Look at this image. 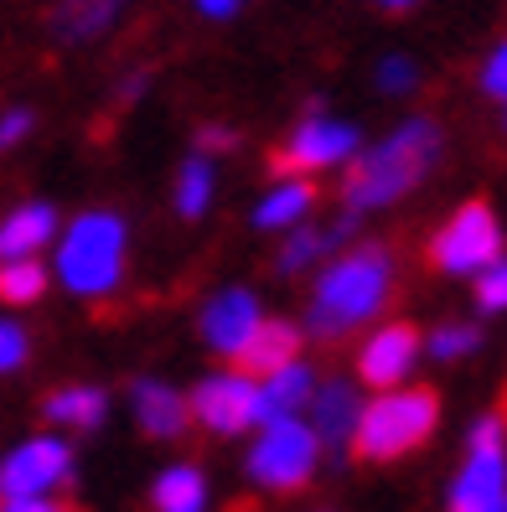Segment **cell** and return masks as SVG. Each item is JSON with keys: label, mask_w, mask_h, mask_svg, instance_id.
<instances>
[{"label": "cell", "mask_w": 507, "mask_h": 512, "mask_svg": "<svg viewBox=\"0 0 507 512\" xmlns=\"http://www.w3.org/2000/svg\"><path fill=\"white\" fill-rule=\"evenodd\" d=\"M440 156V130L430 119H409L383 145H373L347 176V207L352 213H373L383 202H399Z\"/></svg>", "instance_id": "6da1fadb"}, {"label": "cell", "mask_w": 507, "mask_h": 512, "mask_svg": "<svg viewBox=\"0 0 507 512\" xmlns=\"http://www.w3.org/2000/svg\"><path fill=\"white\" fill-rule=\"evenodd\" d=\"M394 285V264L389 249H357L347 259H337L321 275L316 300H311V331L316 337H342L357 321H368Z\"/></svg>", "instance_id": "7a4b0ae2"}, {"label": "cell", "mask_w": 507, "mask_h": 512, "mask_svg": "<svg viewBox=\"0 0 507 512\" xmlns=\"http://www.w3.org/2000/svg\"><path fill=\"white\" fill-rule=\"evenodd\" d=\"M435 419H440L435 388H404V394H383L378 404L357 409V425H352L357 456H363V461H394V456H404V450H414V445L430 440Z\"/></svg>", "instance_id": "3957f363"}, {"label": "cell", "mask_w": 507, "mask_h": 512, "mask_svg": "<svg viewBox=\"0 0 507 512\" xmlns=\"http://www.w3.org/2000/svg\"><path fill=\"white\" fill-rule=\"evenodd\" d=\"M57 269L73 295H104L119 285V269H125V223L114 213H88L68 228Z\"/></svg>", "instance_id": "277c9868"}, {"label": "cell", "mask_w": 507, "mask_h": 512, "mask_svg": "<svg viewBox=\"0 0 507 512\" xmlns=\"http://www.w3.org/2000/svg\"><path fill=\"white\" fill-rule=\"evenodd\" d=\"M497 259H502V233L487 202H466L430 244V264L445 275H471V269H487Z\"/></svg>", "instance_id": "5b68a950"}, {"label": "cell", "mask_w": 507, "mask_h": 512, "mask_svg": "<svg viewBox=\"0 0 507 512\" xmlns=\"http://www.w3.org/2000/svg\"><path fill=\"white\" fill-rule=\"evenodd\" d=\"M316 435L301 425L295 414H285V419H270L264 425V435H259V445H254V456H249V476L254 481H264V487H301V481L316 471Z\"/></svg>", "instance_id": "8992f818"}, {"label": "cell", "mask_w": 507, "mask_h": 512, "mask_svg": "<svg viewBox=\"0 0 507 512\" xmlns=\"http://www.w3.org/2000/svg\"><path fill=\"white\" fill-rule=\"evenodd\" d=\"M73 471V456L63 440H26L0 461V492L6 497H47L52 487H63Z\"/></svg>", "instance_id": "52a82bcc"}, {"label": "cell", "mask_w": 507, "mask_h": 512, "mask_svg": "<svg viewBox=\"0 0 507 512\" xmlns=\"http://www.w3.org/2000/svg\"><path fill=\"white\" fill-rule=\"evenodd\" d=\"M192 414L202 419L207 430L218 435H238L259 425V383L244 373H223V378H207L197 394H192Z\"/></svg>", "instance_id": "ba28073f"}, {"label": "cell", "mask_w": 507, "mask_h": 512, "mask_svg": "<svg viewBox=\"0 0 507 512\" xmlns=\"http://www.w3.org/2000/svg\"><path fill=\"white\" fill-rule=\"evenodd\" d=\"M352 150H357L352 125H337V119H306V125L290 135V145H280L270 156V166L275 171H321L332 161H347Z\"/></svg>", "instance_id": "9c48e42d"}, {"label": "cell", "mask_w": 507, "mask_h": 512, "mask_svg": "<svg viewBox=\"0 0 507 512\" xmlns=\"http://www.w3.org/2000/svg\"><path fill=\"white\" fill-rule=\"evenodd\" d=\"M414 352H420V337H414V326H383L368 337L363 357H357V368L373 388H394L409 368H414Z\"/></svg>", "instance_id": "30bf717a"}, {"label": "cell", "mask_w": 507, "mask_h": 512, "mask_svg": "<svg viewBox=\"0 0 507 512\" xmlns=\"http://www.w3.org/2000/svg\"><path fill=\"white\" fill-rule=\"evenodd\" d=\"M295 331L285 326V321H254L249 326V337L238 342V368H244V378H270V373H280L285 363H295Z\"/></svg>", "instance_id": "8fae6325"}, {"label": "cell", "mask_w": 507, "mask_h": 512, "mask_svg": "<svg viewBox=\"0 0 507 512\" xmlns=\"http://www.w3.org/2000/svg\"><path fill=\"white\" fill-rule=\"evenodd\" d=\"M502 445L471 450V461L451 492V512H502Z\"/></svg>", "instance_id": "7c38bea8"}, {"label": "cell", "mask_w": 507, "mask_h": 512, "mask_svg": "<svg viewBox=\"0 0 507 512\" xmlns=\"http://www.w3.org/2000/svg\"><path fill=\"white\" fill-rule=\"evenodd\" d=\"M259 321V306H254V295L249 290H223L213 306L202 311V337L213 342L218 352H238V342L249 337V326Z\"/></svg>", "instance_id": "4fadbf2b"}, {"label": "cell", "mask_w": 507, "mask_h": 512, "mask_svg": "<svg viewBox=\"0 0 507 512\" xmlns=\"http://www.w3.org/2000/svg\"><path fill=\"white\" fill-rule=\"evenodd\" d=\"M135 414H140L145 435H156V440L182 435V425H187V404H182V394H171L166 383H140L135 388Z\"/></svg>", "instance_id": "5bb4252c"}, {"label": "cell", "mask_w": 507, "mask_h": 512, "mask_svg": "<svg viewBox=\"0 0 507 512\" xmlns=\"http://www.w3.org/2000/svg\"><path fill=\"white\" fill-rule=\"evenodd\" d=\"M52 228H57V218H52V207H47V202L21 207V213H11L6 223H0V254L26 259L32 249H42V244H47Z\"/></svg>", "instance_id": "9a60e30c"}, {"label": "cell", "mask_w": 507, "mask_h": 512, "mask_svg": "<svg viewBox=\"0 0 507 512\" xmlns=\"http://www.w3.org/2000/svg\"><path fill=\"white\" fill-rule=\"evenodd\" d=\"M306 399H311V373H306L301 363H285L280 373H270V383L259 388V425L295 414Z\"/></svg>", "instance_id": "2e32d148"}, {"label": "cell", "mask_w": 507, "mask_h": 512, "mask_svg": "<svg viewBox=\"0 0 507 512\" xmlns=\"http://www.w3.org/2000/svg\"><path fill=\"white\" fill-rule=\"evenodd\" d=\"M352 425H357V394L347 383H332V388H321L316 394V440H332V445H342V440H352Z\"/></svg>", "instance_id": "e0dca14e"}, {"label": "cell", "mask_w": 507, "mask_h": 512, "mask_svg": "<svg viewBox=\"0 0 507 512\" xmlns=\"http://www.w3.org/2000/svg\"><path fill=\"white\" fill-rule=\"evenodd\" d=\"M207 507V481L192 466H171L156 481V512H202Z\"/></svg>", "instance_id": "ac0fdd59"}, {"label": "cell", "mask_w": 507, "mask_h": 512, "mask_svg": "<svg viewBox=\"0 0 507 512\" xmlns=\"http://www.w3.org/2000/svg\"><path fill=\"white\" fill-rule=\"evenodd\" d=\"M109 399L99 394V388H63V394L47 399V419H57V425H78V430H94L104 419Z\"/></svg>", "instance_id": "d6986e66"}, {"label": "cell", "mask_w": 507, "mask_h": 512, "mask_svg": "<svg viewBox=\"0 0 507 512\" xmlns=\"http://www.w3.org/2000/svg\"><path fill=\"white\" fill-rule=\"evenodd\" d=\"M311 202H316V187H311V182L280 187L275 197H264V207L254 213V223H259V228H285V223H295V218H301Z\"/></svg>", "instance_id": "ffe728a7"}, {"label": "cell", "mask_w": 507, "mask_h": 512, "mask_svg": "<svg viewBox=\"0 0 507 512\" xmlns=\"http://www.w3.org/2000/svg\"><path fill=\"white\" fill-rule=\"evenodd\" d=\"M207 197H213V166H207L202 156L182 166V182H176V207H182V218H197Z\"/></svg>", "instance_id": "44dd1931"}, {"label": "cell", "mask_w": 507, "mask_h": 512, "mask_svg": "<svg viewBox=\"0 0 507 512\" xmlns=\"http://www.w3.org/2000/svg\"><path fill=\"white\" fill-rule=\"evenodd\" d=\"M42 285H47V269L42 264H32V259H11L6 269H0V300H37L42 295Z\"/></svg>", "instance_id": "7402d4cb"}, {"label": "cell", "mask_w": 507, "mask_h": 512, "mask_svg": "<svg viewBox=\"0 0 507 512\" xmlns=\"http://www.w3.org/2000/svg\"><path fill=\"white\" fill-rule=\"evenodd\" d=\"M114 6H119V0H68V32L78 37V32H99V26L114 16Z\"/></svg>", "instance_id": "603a6c76"}, {"label": "cell", "mask_w": 507, "mask_h": 512, "mask_svg": "<svg viewBox=\"0 0 507 512\" xmlns=\"http://www.w3.org/2000/svg\"><path fill=\"white\" fill-rule=\"evenodd\" d=\"M476 300H482L487 311H502V300H507V275H502V259L497 264H487V269H476Z\"/></svg>", "instance_id": "cb8c5ba5"}, {"label": "cell", "mask_w": 507, "mask_h": 512, "mask_svg": "<svg viewBox=\"0 0 507 512\" xmlns=\"http://www.w3.org/2000/svg\"><path fill=\"white\" fill-rule=\"evenodd\" d=\"M476 342H482V337H476L471 326H445V331H435L430 352H435V357H461V352H471Z\"/></svg>", "instance_id": "d4e9b609"}, {"label": "cell", "mask_w": 507, "mask_h": 512, "mask_svg": "<svg viewBox=\"0 0 507 512\" xmlns=\"http://www.w3.org/2000/svg\"><path fill=\"white\" fill-rule=\"evenodd\" d=\"M26 363V331L11 326V321H0V373H11Z\"/></svg>", "instance_id": "484cf974"}, {"label": "cell", "mask_w": 507, "mask_h": 512, "mask_svg": "<svg viewBox=\"0 0 507 512\" xmlns=\"http://www.w3.org/2000/svg\"><path fill=\"white\" fill-rule=\"evenodd\" d=\"M321 244H326V238H321V233H311V228H306V233H295V238H290V249L280 254V269H285V275H290V269H301Z\"/></svg>", "instance_id": "4316f807"}, {"label": "cell", "mask_w": 507, "mask_h": 512, "mask_svg": "<svg viewBox=\"0 0 507 512\" xmlns=\"http://www.w3.org/2000/svg\"><path fill=\"white\" fill-rule=\"evenodd\" d=\"M26 130H32V114H26V109H11L6 119H0V150H6V145H16Z\"/></svg>", "instance_id": "83f0119b"}, {"label": "cell", "mask_w": 507, "mask_h": 512, "mask_svg": "<svg viewBox=\"0 0 507 512\" xmlns=\"http://www.w3.org/2000/svg\"><path fill=\"white\" fill-rule=\"evenodd\" d=\"M502 78H507V52L497 47V52H492V63H487V73H482V83H487V94H492V99H502V94H507Z\"/></svg>", "instance_id": "f1b7e54d"}, {"label": "cell", "mask_w": 507, "mask_h": 512, "mask_svg": "<svg viewBox=\"0 0 507 512\" xmlns=\"http://www.w3.org/2000/svg\"><path fill=\"white\" fill-rule=\"evenodd\" d=\"M6 512H68L63 502H47V497H11Z\"/></svg>", "instance_id": "f546056e"}, {"label": "cell", "mask_w": 507, "mask_h": 512, "mask_svg": "<svg viewBox=\"0 0 507 512\" xmlns=\"http://www.w3.org/2000/svg\"><path fill=\"white\" fill-rule=\"evenodd\" d=\"M409 78H414V68L399 63V57H394V63H383V83H389V88H404Z\"/></svg>", "instance_id": "4dcf8cb0"}, {"label": "cell", "mask_w": 507, "mask_h": 512, "mask_svg": "<svg viewBox=\"0 0 507 512\" xmlns=\"http://www.w3.org/2000/svg\"><path fill=\"white\" fill-rule=\"evenodd\" d=\"M233 145V135L223 130V125H213V130H202V150H228Z\"/></svg>", "instance_id": "1f68e13d"}, {"label": "cell", "mask_w": 507, "mask_h": 512, "mask_svg": "<svg viewBox=\"0 0 507 512\" xmlns=\"http://www.w3.org/2000/svg\"><path fill=\"white\" fill-rule=\"evenodd\" d=\"M197 6H202L207 16H228V11L238 6V0H197Z\"/></svg>", "instance_id": "d6a6232c"}, {"label": "cell", "mask_w": 507, "mask_h": 512, "mask_svg": "<svg viewBox=\"0 0 507 512\" xmlns=\"http://www.w3.org/2000/svg\"><path fill=\"white\" fill-rule=\"evenodd\" d=\"M378 6H389V11H404V6H409V0H378Z\"/></svg>", "instance_id": "836d02e7"}]
</instances>
